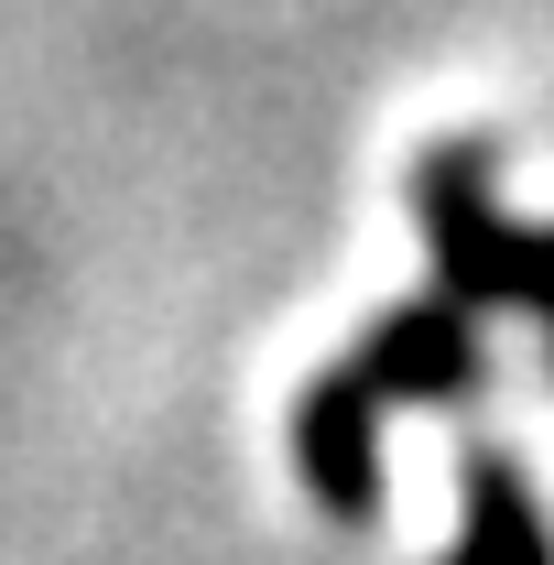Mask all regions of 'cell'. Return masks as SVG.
Returning a JSON list of instances; mask_svg holds the SVG:
<instances>
[{
  "mask_svg": "<svg viewBox=\"0 0 554 565\" xmlns=\"http://www.w3.org/2000/svg\"><path fill=\"white\" fill-rule=\"evenodd\" d=\"M403 196H414V228H424V262H435V294H446V305H468V316L522 305V282H533V228L500 207L489 141H424Z\"/></svg>",
  "mask_w": 554,
  "mask_h": 565,
  "instance_id": "6da1fadb",
  "label": "cell"
},
{
  "mask_svg": "<svg viewBox=\"0 0 554 565\" xmlns=\"http://www.w3.org/2000/svg\"><path fill=\"white\" fill-rule=\"evenodd\" d=\"M381 424H392V403H381V381L348 349L305 381V403H294V479L316 490L327 522H370L381 511Z\"/></svg>",
  "mask_w": 554,
  "mask_h": 565,
  "instance_id": "7a4b0ae2",
  "label": "cell"
},
{
  "mask_svg": "<svg viewBox=\"0 0 554 565\" xmlns=\"http://www.w3.org/2000/svg\"><path fill=\"white\" fill-rule=\"evenodd\" d=\"M348 359L381 381V403L403 414V403H479V381H489V338H479V316L468 305H446V294H414V305H392L370 338H348Z\"/></svg>",
  "mask_w": 554,
  "mask_h": 565,
  "instance_id": "3957f363",
  "label": "cell"
},
{
  "mask_svg": "<svg viewBox=\"0 0 554 565\" xmlns=\"http://www.w3.org/2000/svg\"><path fill=\"white\" fill-rule=\"evenodd\" d=\"M457 490H468V511H457V544H446L435 565H554L544 500H533V479H522L500 446H468Z\"/></svg>",
  "mask_w": 554,
  "mask_h": 565,
  "instance_id": "277c9868",
  "label": "cell"
},
{
  "mask_svg": "<svg viewBox=\"0 0 554 565\" xmlns=\"http://www.w3.org/2000/svg\"><path fill=\"white\" fill-rule=\"evenodd\" d=\"M522 316L544 327V359H554V228H533V282H522Z\"/></svg>",
  "mask_w": 554,
  "mask_h": 565,
  "instance_id": "5b68a950",
  "label": "cell"
}]
</instances>
